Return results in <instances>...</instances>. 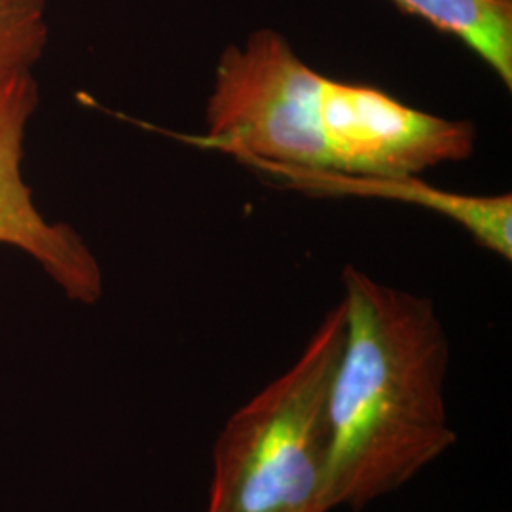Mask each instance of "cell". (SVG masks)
<instances>
[{
    "instance_id": "obj_1",
    "label": "cell",
    "mask_w": 512,
    "mask_h": 512,
    "mask_svg": "<svg viewBox=\"0 0 512 512\" xmlns=\"http://www.w3.org/2000/svg\"><path fill=\"white\" fill-rule=\"evenodd\" d=\"M203 135H175L234 160L361 177H418L475 152L476 129L372 86L332 80L260 29L220 55Z\"/></svg>"
},
{
    "instance_id": "obj_2",
    "label": "cell",
    "mask_w": 512,
    "mask_h": 512,
    "mask_svg": "<svg viewBox=\"0 0 512 512\" xmlns=\"http://www.w3.org/2000/svg\"><path fill=\"white\" fill-rule=\"evenodd\" d=\"M346 336L329 393L325 511L361 512L456 444L446 408L450 344L433 302L342 274Z\"/></svg>"
},
{
    "instance_id": "obj_3",
    "label": "cell",
    "mask_w": 512,
    "mask_h": 512,
    "mask_svg": "<svg viewBox=\"0 0 512 512\" xmlns=\"http://www.w3.org/2000/svg\"><path fill=\"white\" fill-rule=\"evenodd\" d=\"M344 336L340 300L294 365L226 421L207 512H327L329 393Z\"/></svg>"
},
{
    "instance_id": "obj_4",
    "label": "cell",
    "mask_w": 512,
    "mask_h": 512,
    "mask_svg": "<svg viewBox=\"0 0 512 512\" xmlns=\"http://www.w3.org/2000/svg\"><path fill=\"white\" fill-rule=\"evenodd\" d=\"M37 105L33 73L0 82V243L35 258L69 300L90 306L103 294L97 258L69 224L44 219L23 181V141Z\"/></svg>"
},
{
    "instance_id": "obj_5",
    "label": "cell",
    "mask_w": 512,
    "mask_h": 512,
    "mask_svg": "<svg viewBox=\"0 0 512 512\" xmlns=\"http://www.w3.org/2000/svg\"><path fill=\"white\" fill-rule=\"evenodd\" d=\"M241 164L306 194L380 198L418 205L459 224L486 251L503 260L512 258L511 194L469 196L431 186L418 177H361L258 160H247Z\"/></svg>"
},
{
    "instance_id": "obj_6",
    "label": "cell",
    "mask_w": 512,
    "mask_h": 512,
    "mask_svg": "<svg viewBox=\"0 0 512 512\" xmlns=\"http://www.w3.org/2000/svg\"><path fill=\"white\" fill-rule=\"evenodd\" d=\"M440 33L458 38L512 88V0H389Z\"/></svg>"
},
{
    "instance_id": "obj_7",
    "label": "cell",
    "mask_w": 512,
    "mask_h": 512,
    "mask_svg": "<svg viewBox=\"0 0 512 512\" xmlns=\"http://www.w3.org/2000/svg\"><path fill=\"white\" fill-rule=\"evenodd\" d=\"M46 42V0H0V82L33 73Z\"/></svg>"
}]
</instances>
